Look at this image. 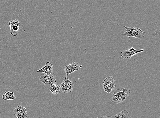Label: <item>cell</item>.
<instances>
[{
    "instance_id": "cell-1",
    "label": "cell",
    "mask_w": 160,
    "mask_h": 118,
    "mask_svg": "<svg viewBox=\"0 0 160 118\" xmlns=\"http://www.w3.org/2000/svg\"><path fill=\"white\" fill-rule=\"evenodd\" d=\"M122 91L118 89L113 94V97L110 99L111 102L115 104H118L123 102L127 99L131 93L128 87H122Z\"/></svg>"
},
{
    "instance_id": "cell-2",
    "label": "cell",
    "mask_w": 160,
    "mask_h": 118,
    "mask_svg": "<svg viewBox=\"0 0 160 118\" xmlns=\"http://www.w3.org/2000/svg\"><path fill=\"white\" fill-rule=\"evenodd\" d=\"M126 32L122 34L123 37L128 36L130 40V37L139 39H143L144 38V32L141 29L136 27L130 28L124 27Z\"/></svg>"
},
{
    "instance_id": "cell-3",
    "label": "cell",
    "mask_w": 160,
    "mask_h": 118,
    "mask_svg": "<svg viewBox=\"0 0 160 118\" xmlns=\"http://www.w3.org/2000/svg\"><path fill=\"white\" fill-rule=\"evenodd\" d=\"M144 50L143 49L137 50L133 48L132 47L131 48L129 49H126L123 51L121 52V57L124 59L131 58L138 53L143 52Z\"/></svg>"
},
{
    "instance_id": "cell-4",
    "label": "cell",
    "mask_w": 160,
    "mask_h": 118,
    "mask_svg": "<svg viewBox=\"0 0 160 118\" xmlns=\"http://www.w3.org/2000/svg\"><path fill=\"white\" fill-rule=\"evenodd\" d=\"M40 82L43 83L45 85L49 86L56 83V80L52 75H46L41 76L39 79Z\"/></svg>"
},
{
    "instance_id": "cell-5",
    "label": "cell",
    "mask_w": 160,
    "mask_h": 118,
    "mask_svg": "<svg viewBox=\"0 0 160 118\" xmlns=\"http://www.w3.org/2000/svg\"><path fill=\"white\" fill-rule=\"evenodd\" d=\"M14 113L17 118H27V111L22 106H18L14 110Z\"/></svg>"
},
{
    "instance_id": "cell-6",
    "label": "cell",
    "mask_w": 160,
    "mask_h": 118,
    "mask_svg": "<svg viewBox=\"0 0 160 118\" xmlns=\"http://www.w3.org/2000/svg\"><path fill=\"white\" fill-rule=\"evenodd\" d=\"M53 65L50 62H47L45 65L42 68L37 71L36 72L44 73L46 75L51 74L53 72Z\"/></svg>"
},
{
    "instance_id": "cell-7",
    "label": "cell",
    "mask_w": 160,
    "mask_h": 118,
    "mask_svg": "<svg viewBox=\"0 0 160 118\" xmlns=\"http://www.w3.org/2000/svg\"><path fill=\"white\" fill-rule=\"evenodd\" d=\"M2 98L5 101L13 100L16 99L13 92L6 91L2 95Z\"/></svg>"
},
{
    "instance_id": "cell-8",
    "label": "cell",
    "mask_w": 160,
    "mask_h": 118,
    "mask_svg": "<svg viewBox=\"0 0 160 118\" xmlns=\"http://www.w3.org/2000/svg\"><path fill=\"white\" fill-rule=\"evenodd\" d=\"M50 90L54 95H58L61 91V86L59 85L54 84L50 86Z\"/></svg>"
},
{
    "instance_id": "cell-9",
    "label": "cell",
    "mask_w": 160,
    "mask_h": 118,
    "mask_svg": "<svg viewBox=\"0 0 160 118\" xmlns=\"http://www.w3.org/2000/svg\"><path fill=\"white\" fill-rule=\"evenodd\" d=\"M109 81V83L108 86L105 91L108 93H110L112 91L115 89L116 86H115L114 80L113 77L112 76L108 77Z\"/></svg>"
},
{
    "instance_id": "cell-10",
    "label": "cell",
    "mask_w": 160,
    "mask_h": 118,
    "mask_svg": "<svg viewBox=\"0 0 160 118\" xmlns=\"http://www.w3.org/2000/svg\"><path fill=\"white\" fill-rule=\"evenodd\" d=\"M129 113L126 110L121 111L115 116V118H128Z\"/></svg>"
},
{
    "instance_id": "cell-11",
    "label": "cell",
    "mask_w": 160,
    "mask_h": 118,
    "mask_svg": "<svg viewBox=\"0 0 160 118\" xmlns=\"http://www.w3.org/2000/svg\"><path fill=\"white\" fill-rule=\"evenodd\" d=\"M60 86L61 91L64 93H70L73 91V87H70L67 86L66 84L62 82L61 83Z\"/></svg>"
},
{
    "instance_id": "cell-12",
    "label": "cell",
    "mask_w": 160,
    "mask_h": 118,
    "mask_svg": "<svg viewBox=\"0 0 160 118\" xmlns=\"http://www.w3.org/2000/svg\"><path fill=\"white\" fill-rule=\"evenodd\" d=\"M19 26L17 25H14L10 27V34L12 36L16 37L18 35V32L19 30Z\"/></svg>"
},
{
    "instance_id": "cell-13",
    "label": "cell",
    "mask_w": 160,
    "mask_h": 118,
    "mask_svg": "<svg viewBox=\"0 0 160 118\" xmlns=\"http://www.w3.org/2000/svg\"><path fill=\"white\" fill-rule=\"evenodd\" d=\"M62 82L66 84L67 86L73 88L74 83L69 79L68 76L64 77Z\"/></svg>"
},
{
    "instance_id": "cell-14",
    "label": "cell",
    "mask_w": 160,
    "mask_h": 118,
    "mask_svg": "<svg viewBox=\"0 0 160 118\" xmlns=\"http://www.w3.org/2000/svg\"><path fill=\"white\" fill-rule=\"evenodd\" d=\"M64 71L66 73V76H68L70 74L74 72L70 64L66 66Z\"/></svg>"
},
{
    "instance_id": "cell-15",
    "label": "cell",
    "mask_w": 160,
    "mask_h": 118,
    "mask_svg": "<svg viewBox=\"0 0 160 118\" xmlns=\"http://www.w3.org/2000/svg\"><path fill=\"white\" fill-rule=\"evenodd\" d=\"M74 71H78L79 70V64L75 61H73L72 63L70 64Z\"/></svg>"
},
{
    "instance_id": "cell-16",
    "label": "cell",
    "mask_w": 160,
    "mask_h": 118,
    "mask_svg": "<svg viewBox=\"0 0 160 118\" xmlns=\"http://www.w3.org/2000/svg\"><path fill=\"white\" fill-rule=\"evenodd\" d=\"M9 27L14 25H17L19 26H20L19 22L17 19L10 21L9 22Z\"/></svg>"
},
{
    "instance_id": "cell-17",
    "label": "cell",
    "mask_w": 160,
    "mask_h": 118,
    "mask_svg": "<svg viewBox=\"0 0 160 118\" xmlns=\"http://www.w3.org/2000/svg\"><path fill=\"white\" fill-rule=\"evenodd\" d=\"M97 118H112L111 116H107L99 117Z\"/></svg>"
}]
</instances>
